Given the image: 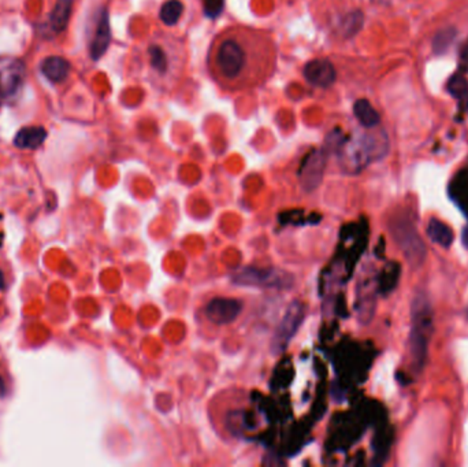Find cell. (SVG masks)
<instances>
[{
    "mask_svg": "<svg viewBox=\"0 0 468 467\" xmlns=\"http://www.w3.org/2000/svg\"><path fill=\"white\" fill-rule=\"evenodd\" d=\"M448 92L457 102V106L462 112L468 111V81L464 76L455 74L448 81Z\"/></svg>",
    "mask_w": 468,
    "mask_h": 467,
    "instance_id": "obj_18",
    "label": "cell"
},
{
    "mask_svg": "<svg viewBox=\"0 0 468 467\" xmlns=\"http://www.w3.org/2000/svg\"><path fill=\"white\" fill-rule=\"evenodd\" d=\"M374 3H378V4H386L389 0H373Z\"/></svg>",
    "mask_w": 468,
    "mask_h": 467,
    "instance_id": "obj_27",
    "label": "cell"
},
{
    "mask_svg": "<svg viewBox=\"0 0 468 467\" xmlns=\"http://www.w3.org/2000/svg\"><path fill=\"white\" fill-rule=\"evenodd\" d=\"M7 393V385L4 383V379L0 374V397H3Z\"/></svg>",
    "mask_w": 468,
    "mask_h": 467,
    "instance_id": "obj_24",
    "label": "cell"
},
{
    "mask_svg": "<svg viewBox=\"0 0 468 467\" xmlns=\"http://www.w3.org/2000/svg\"><path fill=\"white\" fill-rule=\"evenodd\" d=\"M307 314V308L303 302L295 301L286 308L282 320L279 321L272 340V353L274 355H281L286 351L289 343L300 329Z\"/></svg>",
    "mask_w": 468,
    "mask_h": 467,
    "instance_id": "obj_6",
    "label": "cell"
},
{
    "mask_svg": "<svg viewBox=\"0 0 468 467\" xmlns=\"http://www.w3.org/2000/svg\"><path fill=\"white\" fill-rule=\"evenodd\" d=\"M393 232L397 243L404 251L406 256L410 262H422L424 258V247L422 240L419 239L416 229L410 221L408 216L400 217L393 225Z\"/></svg>",
    "mask_w": 468,
    "mask_h": 467,
    "instance_id": "obj_9",
    "label": "cell"
},
{
    "mask_svg": "<svg viewBox=\"0 0 468 467\" xmlns=\"http://www.w3.org/2000/svg\"><path fill=\"white\" fill-rule=\"evenodd\" d=\"M326 164H328V151L325 148L312 150L304 158L303 164L299 170V180L305 192H312L321 185Z\"/></svg>",
    "mask_w": 468,
    "mask_h": 467,
    "instance_id": "obj_8",
    "label": "cell"
},
{
    "mask_svg": "<svg viewBox=\"0 0 468 467\" xmlns=\"http://www.w3.org/2000/svg\"><path fill=\"white\" fill-rule=\"evenodd\" d=\"M27 77L25 63L14 56L0 58V98L10 100L22 89Z\"/></svg>",
    "mask_w": 468,
    "mask_h": 467,
    "instance_id": "obj_7",
    "label": "cell"
},
{
    "mask_svg": "<svg viewBox=\"0 0 468 467\" xmlns=\"http://www.w3.org/2000/svg\"><path fill=\"white\" fill-rule=\"evenodd\" d=\"M72 11H73V0H56L55 6L47 22L50 32L54 36L60 34L65 29L67 28V24L72 17Z\"/></svg>",
    "mask_w": 468,
    "mask_h": 467,
    "instance_id": "obj_15",
    "label": "cell"
},
{
    "mask_svg": "<svg viewBox=\"0 0 468 467\" xmlns=\"http://www.w3.org/2000/svg\"><path fill=\"white\" fill-rule=\"evenodd\" d=\"M111 43V28L110 18L109 13L106 8L100 11L96 28L93 32V37L91 40L89 46V54L93 60H99L102 56L105 55L110 47Z\"/></svg>",
    "mask_w": 468,
    "mask_h": 467,
    "instance_id": "obj_12",
    "label": "cell"
},
{
    "mask_svg": "<svg viewBox=\"0 0 468 467\" xmlns=\"http://www.w3.org/2000/svg\"><path fill=\"white\" fill-rule=\"evenodd\" d=\"M462 242H463L464 247L468 249V225L463 229V233H462Z\"/></svg>",
    "mask_w": 468,
    "mask_h": 467,
    "instance_id": "obj_25",
    "label": "cell"
},
{
    "mask_svg": "<svg viewBox=\"0 0 468 467\" xmlns=\"http://www.w3.org/2000/svg\"><path fill=\"white\" fill-rule=\"evenodd\" d=\"M147 66L151 79L159 83L174 79L180 72V47L162 40L152 41L147 46Z\"/></svg>",
    "mask_w": 468,
    "mask_h": 467,
    "instance_id": "obj_4",
    "label": "cell"
},
{
    "mask_svg": "<svg viewBox=\"0 0 468 467\" xmlns=\"http://www.w3.org/2000/svg\"><path fill=\"white\" fill-rule=\"evenodd\" d=\"M276 41L267 30L232 25L213 39L207 67L222 91L240 93L267 83L276 72Z\"/></svg>",
    "mask_w": 468,
    "mask_h": 467,
    "instance_id": "obj_1",
    "label": "cell"
},
{
    "mask_svg": "<svg viewBox=\"0 0 468 467\" xmlns=\"http://www.w3.org/2000/svg\"><path fill=\"white\" fill-rule=\"evenodd\" d=\"M0 289H6V279H4V275L0 270Z\"/></svg>",
    "mask_w": 468,
    "mask_h": 467,
    "instance_id": "obj_26",
    "label": "cell"
},
{
    "mask_svg": "<svg viewBox=\"0 0 468 467\" xmlns=\"http://www.w3.org/2000/svg\"><path fill=\"white\" fill-rule=\"evenodd\" d=\"M47 131L43 126H27L17 132L14 145L20 150H37L47 140Z\"/></svg>",
    "mask_w": 468,
    "mask_h": 467,
    "instance_id": "obj_14",
    "label": "cell"
},
{
    "mask_svg": "<svg viewBox=\"0 0 468 467\" xmlns=\"http://www.w3.org/2000/svg\"><path fill=\"white\" fill-rule=\"evenodd\" d=\"M462 65L464 66V69H468V41L462 51Z\"/></svg>",
    "mask_w": 468,
    "mask_h": 467,
    "instance_id": "obj_23",
    "label": "cell"
},
{
    "mask_svg": "<svg viewBox=\"0 0 468 467\" xmlns=\"http://www.w3.org/2000/svg\"><path fill=\"white\" fill-rule=\"evenodd\" d=\"M456 37V29L445 28L441 29L440 32L436 33L433 39V51L439 55H442L448 51L450 44L453 43Z\"/></svg>",
    "mask_w": 468,
    "mask_h": 467,
    "instance_id": "obj_20",
    "label": "cell"
},
{
    "mask_svg": "<svg viewBox=\"0 0 468 467\" xmlns=\"http://www.w3.org/2000/svg\"><path fill=\"white\" fill-rule=\"evenodd\" d=\"M427 236L430 240L441 247L449 248L455 240V233L452 228L442 221L432 218L427 225Z\"/></svg>",
    "mask_w": 468,
    "mask_h": 467,
    "instance_id": "obj_16",
    "label": "cell"
},
{
    "mask_svg": "<svg viewBox=\"0 0 468 467\" xmlns=\"http://www.w3.org/2000/svg\"><path fill=\"white\" fill-rule=\"evenodd\" d=\"M244 304L234 298H214L206 305V317L215 325H229L239 318Z\"/></svg>",
    "mask_w": 468,
    "mask_h": 467,
    "instance_id": "obj_10",
    "label": "cell"
},
{
    "mask_svg": "<svg viewBox=\"0 0 468 467\" xmlns=\"http://www.w3.org/2000/svg\"><path fill=\"white\" fill-rule=\"evenodd\" d=\"M303 74L307 83L316 88H329L337 77L333 63L330 60L322 58L309 60L304 66Z\"/></svg>",
    "mask_w": 468,
    "mask_h": 467,
    "instance_id": "obj_11",
    "label": "cell"
},
{
    "mask_svg": "<svg viewBox=\"0 0 468 467\" xmlns=\"http://www.w3.org/2000/svg\"><path fill=\"white\" fill-rule=\"evenodd\" d=\"M40 70L48 81L60 84L66 81V79L69 77L72 66L69 60L62 56H47L46 59H43Z\"/></svg>",
    "mask_w": 468,
    "mask_h": 467,
    "instance_id": "obj_13",
    "label": "cell"
},
{
    "mask_svg": "<svg viewBox=\"0 0 468 467\" xmlns=\"http://www.w3.org/2000/svg\"><path fill=\"white\" fill-rule=\"evenodd\" d=\"M354 114L363 128H375L381 122V115L367 99H359L355 102Z\"/></svg>",
    "mask_w": 468,
    "mask_h": 467,
    "instance_id": "obj_17",
    "label": "cell"
},
{
    "mask_svg": "<svg viewBox=\"0 0 468 467\" xmlns=\"http://www.w3.org/2000/svg\"><path fill=\"white\" fill-rule=\"evenodd\" d=\"M232 281L240 287H258V288H274L288 289L293 287L295 277L276 268H256L244 266L232 275Z\"/></svg>",
    "mask_w": 468,
    "mask_h": 467,
    "instance_id": "obj_5",
    "label": "cell"
},
{
    "mask_svg": "<svg viewBox=\"0 0 468 467\" xmlns=\"http://www.w3.org/2000/svg\"><path fill=\"white\" fill-rule=\"evenodd\" d=\"M225 7V0H203V11L208 18L220 17Z\"/></svg>",
    "mask_w": 468,
    "mask_h": 467,
    "instance_id": "obj_22",
    "label": "cell"
},
{
    "mask_svg": "<svg viewBox=\"0 0 468 467\" xmlns=\"http://www.w3.org/2000/svg\"><path fill=\"white\" fill-rule=\"evenodd\" d=\"M433 308L427 296L416 295L413 302L411 313V333H410V353L416 370H422L426 363L429 343L433 334Z\"/></svg>",
    "mask_w": 468,
    "mask_h": 467,
    "instance_id": "obj_3",
    "label": "cell"
},
{
    "mask_svg": "<svg viewBox=\"0 0 468 467\" xmlns=\"http://www.w3.org/2000/svg\"><path fill=\"white\" fill-rule=\"evenodd\" d=\"M184 13V3L181 0H167L161 8V20L166 25H175Z\"/></svg>",
    "mask_w": 468,
    "mask_h": 467,
    "instance_id": "obj_19",
    "label": "cell"
},
{
    "mask_svg": "<svg viewBox=\"0 0 468 467\" xmlns=\"http://www.w3.org/2000/svg\"><path fill=\"white\" fill-rule=\"evenodd\" d=\"M389 151V138L382 128H364L363 132L347 135L335 152L344 173L359 174L373 162L382 159Z\"/></svg>",
    "mask_w": 468,
    "mask_h": 467,
    "instance_id": "obj_2",
    "label": "cell"
},
{
    "mask_svg": "<svg viewBox=\"0 0 468 467\" xmlns=\"http://www.w3.org/2000/svg\"><path fill=\"white\" fill-rule=\"evenodd\" d=\"M363 22H364V17L361 11H351L348 15H345V18L341 22V30L344 33L345 37H352L358 33L360 29L363 28Z\"/></svg>",
    "mask_w": 468,
    "mask_h": 467,
    "instance_id": "obj_21",
    "label": "cell"
}]
</instances>
